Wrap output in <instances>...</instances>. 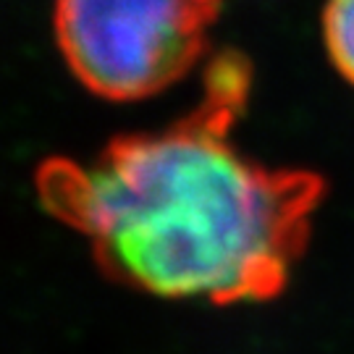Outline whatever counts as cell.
Masks as SVG:
<instances>
[{
  "label": "cell",
  "mask_w": 354,
  "mask_h": 354,
  "mask_svg": "<svg viewBox=\"0 0 354 354\" xmlns=\"http://www.w3.org/2000/svg\"><path fill=\"white\" fill-rule=\"evenodd\" d=\"M250 84V61L218 53L200 102L171 127L115 137L89 160L39 163V205L121 286L213 304L273 299L304 254L326 181L234 145Z\"/></svg>",
  "instance_id": "cell-1"
},
{
  "label": "cell",
  "mask_w": 354,
  "mask_h": 354,
  "mask_svg": "<svg viewBox=\"0 0 354 354\" xmlns=\"http://www.w3.org/2000/svg\"><path fill=\"white\" fill-rule=\"evenodd\" d=\"M221 0H55L66 66L97 97L142 100L174 87L207 50Z\"/></svg>",
  "instance_id": "cell-2"
},
{
  "label": "cell",
  "mask_w": 354,
  "mask_h": 354,
  "mask_svg": "<svg viewBox=\"0 0 354 354\" xmlns=\"http://www.w3.org/2000/svg\"><path fill=\"white\" fill-rule=\"evenodd\" d=\"M323 39L336 71L354 84V0H328L323 11Z\"/></svg>",
  "instance_id": "cell-3"
}]
</instances>
